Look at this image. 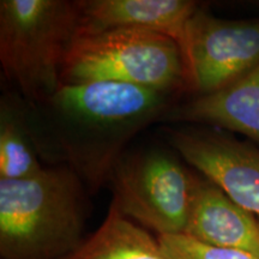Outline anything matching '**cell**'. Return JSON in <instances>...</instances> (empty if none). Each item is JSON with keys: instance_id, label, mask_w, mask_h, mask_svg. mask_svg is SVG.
I'll list each match as a JSON object with an SVG mask.
<instances>
[{"instance_id": "obj_1", "label": "cell", "mask_w": 259, "mask_h": 259, "mask_svg": "<svg viewBox=\"0 0 259 259\" xmlns=\"http://www.w3.org/2000/svg\"><path fill=\"white\" fill-rule=\"evenodd\" d=\"M177 95L126 83L61 84L45 101L29 103L38 155L46 166L72 168L96 193L109 183L130 142L161 121Z\"/></svg>"}, {"instance_id": "obj_2", "label": "cell", "mask_w": 259, "mask_h": 259, "mask_svg": "<svg viewBox=\"0 0 259 259\" xmlns=\"http://www.w3.org/2000/svg\"><path fill=\"white\" fill-rule=\"evenodd\" d=\"M92 193L72 168L45 166L34 176L0 180L2 259H63L85 236Z\"/></svg>"}, {"instance_id": "obj_3", "label": "cell", "mask_w": 259, "mask_h": 259, "mask_svg": "<svg viewBox=\"0 0 259 259\" xmlns=\"http://www.w3.org/2000/svg\"><path fill=\"white\" fill-rule=\"evenodd\" d=\"M78 23L77 2H0L3 73L30 105L47 100L63 84L61 67Z\"/></svg>"}, {"instance_id": "obj_4", "label": "cell", "mask_w": 259, "mask_h": 259, "mask_svg": "<svg viewBox=\"0 0 259 259\" xmlns=\"http://www.w3.org/2000/svg\"><path fill=\"white\" fill-rule=\"evenodd\" d=\"M92 82L186 92L180 46L174 38L153 31L77 32L61 67V83Z\"/></svg>"}, {"instance_id": "obj_5", "label": "cell", "mask_w": 259, "mask_h": 259, "mask_svg": "<svg viewBox=\"0 0 259 259\" xmlns=\"http://www.w3.org/2000/svg\"><path fill=\"white\" fill-rule=\"evenodd\" d=\"M180 158L161 147L126 151L109 179L112 202L157 236L185 233L197 174Z\"/></svg>"}, {"instance_id": "obj_6", "label": "cell", "mask_w": 259, "mask_h": 259, "mask_svg": "<svg viewBox=\"0 0 259 259\" xmlns=\"http://www.w3.org/2000/svg\"><path fill=\"white\" fill-rule=\"evenodd\" d=\"M186 92L213 94L247 76L259 65V17L222 19L202 5L179 41Z\"/></svg>"}, {"instance_id": "obj_7", "label": "cell", "mask_w": 259, "mask_h": 259, "mask_svg": "<svg viewBox=\"0 0 259 259\" xmlns=\"http://www.w3.org/2000/svg\"><path fill=\"white\" fill-rule=\"evenodd\" d=\"M166 138L186 163L259 219V145L197 125L167 128Z\"/></svg>"}, {"instance_id": "obj_8", "label": "cell", "mask_w": 259, "mask_h": 259, "mask_svg": "<svg viewBox=\"0 0 259 259\" xmlns=\"http://www.w3.org/2000/svg\"><path fill=\"white\" fill-rule=\"evenodd\" d=\"M78 31H153L179 45L187 22L199 8L192 0H77Z\"/></svg>"}, {"instance_id": "obj_9", "label": "cell", "mask_w": 259, "mask_h": 259, "mask_svg": "<svg viewBox=\"0 0 259 259\" xmlns=\"http://www.w3.org/2000/svg\"><path fill=\"white\" fill-rule=\"evenodd\" d=\"M184 234L203 244L239 250L259 259V220L202 174H197Z\"/></svg>"}, {"instance_id": "obj_10", "label": "cell", "mask_w": 259, "mask_h": 259, "mask_svg": "<svg viewBox=\"0 0 259 259\" xmlns=\"http://www.w3.org/2000/svg\"><path fill=\"white\" fill-rule=\"evenodd\" d=\"M161 121L236 132L259 145V65L220 92L177 102Z\"/></svg>"}, {"instance_id": "obj_11", "label": "cell", "mask_w": 259, "mask_h": 259, "mask_svg": "<svg viewBox=\"0 0 259 259\" xmlns=\"http://www.w3.org/2000/svg\"><path fill=\"white\" fill-rule=\"evenodd\" d=\"M63 259H171L158 238L126 218L114 203L109 204L105 220L85 236L72 253Z\"/></svg>"}, {"instance_id": "obj_12", "label": "cell", "mask_w": 259, "mask_h": 259, "mask_svg": "<svg viewBox=\"0 0 259 259\" xmlns=\"http://www.w3.org/2000/svg\"><path fill=\"white\" fill-rule=\"evenodd\" d=\"M46 164L32 137L29 102L17 90L0 99V180H18L36 174Z\"/></svg>"}, {"instance_id": "obj_13", "label": "cell", "mask_w": 259, "mask_h": 259, "mask_svg": "<svg viewBox=\"0 0 259 259\" xmlns=\"http://www.w3.org/2000/svg\"><path fill=\"white\" fill-rule=\"evenodd\" d=\"M157 238L171 259H257L239 250L203 244L186 234L161 235Z\"/></svg>"}, {"instance_id": "obj_14", "label": "cell", "mask_w": 259, "mask_h": 259, "mask_svg": "<svg viewBox=\"0 0 259 259\" xmlns=\"http://www.w3.org/2000/svg\"><path fill=\"white\" fill-rule=\"evenodd\" d=\"M258 220H259V219H258Z\"/></svg>"}]
</instances>
